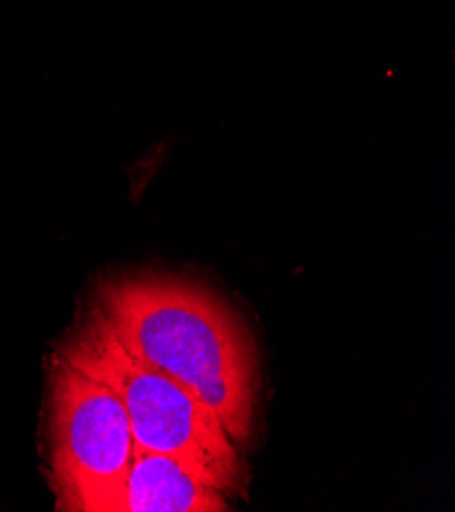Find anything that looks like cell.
Returning a JSON list of instances; mask_svg holds the SVG:
<instances>
[{
	"label": "cell",
	"mask_w": 455,
	"mask_h": 512,
	"mask_svg": "<svg viewBox=\"0 0 455 512\" xmlns=\"http://www.w3.org/2000/svg\"><path fill=\"white\" fill-rule=\"evenodd\" d=\"M49 378V482L60 510L92 512L133 462L131 421L109 386L60 357Z\"/></svg>",
	"instance_id": "3"
},
{
	"label": "cell",
	"mask_w": 455,
	"mask_h": 512,
	"mask_svg": "<svg viewBox=\"0 0 455 512\" xmlns=\"http://www.w3.org/2000/svg\"><path fill=\"white\" fill-rule=\"evenodd\" d=\"M227 494L182 459L137 451L125 478L92 512H225Z\"/></svg>",
	"instance_id": "4"
},
{
	"label": "cell",
	"mask_w": 455,
	"mask_h": 512,
	"mask_svg": "<svg viewBox=\"0 0 455 512\" xmlns=\"http://www.w3.org/2000/svg\"><path fill=\"white\" fill-rule=\"evenodd\" d=\"M96 309L117 337L221 421L247 447L260 404V351L245 321L209 286L170 274H133L98 286Z\"/></svg>",
	"instance_id": "1"
},
{
	"label": "cell",
	"mask_w": 455,
	"mask_h": 512,
	"mask_svg": "<svg viewBox=\"0 0 455 512\" xmlns=\"http://www.w3.org/2000/svg\"><path fill=\"white\" fill-rule=\"evenodd\" d=\"M58 357L119 396L137 451L174 455L225 494L243 490L245 464L221 421L182 384L131 351L96 306L68 333Z\"/></svg>",
	"instance_id": "2"
}]
</instances>
